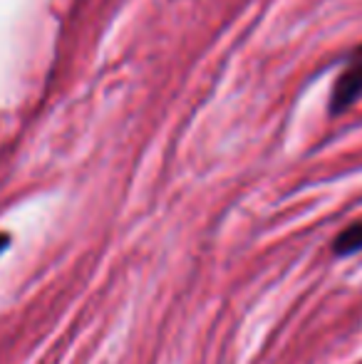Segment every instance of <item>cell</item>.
Wrapping results in <instances>:
<instances>
[{
    "label": "cell",
    "mask_w": 362,
    "mask_h": 364,
    "mask_svg": "<svg viewBox=\"0 0 362 364\" xmlns=\"http://www.w3.org/2000/svg\"><path fill=\"white\" fill-rule=\"evenodd\" d=\"M362 97V45L350 55L345 70L338 75L330 92V114H340V112L350 109Z\"/></svg>",
    "instance_id": "obj_1"
},
{
    "label": "cell",
    "mask_w": 362,
    "mask_h": 364,
    "mask_svg": "<svg viewBox=\"0 0 362 364\" xmlns=\"http://www.w3.org/2000/svg\"><path fill=\"white\" fill-rule=\"evenodd\" d=\"M362 248V220L360 223H353L343 230V233L335 238L333 250L335 255H350V253H358Z\"/></svg>",
    "instance_id": "obj_2"
},
{
    "label": "cell",
    "mask_w": 362,
    "mask_h": 364,
    "mask_svg": "<svg viewBox=\"0 0 362 364\" xmlns=\"http://www.w3.org/2000/svg\"><path fill=\"white\" fill-rule=\"evenodd\" d=\"M10 245V235H5V233H0V253H3L5 248Z\"/></svg>",
    "instance_id": "obj_3"
}]
</instances>
